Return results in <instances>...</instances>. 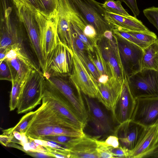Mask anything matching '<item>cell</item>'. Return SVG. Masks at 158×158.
<instances>
[{
    "label": "cell",
    "mask_w": 158,
    "mask_h": 158,
    "mask_svg": "<svg viewBox=\"0 0 158 158\" xmlns=\"http://www.w3.org/2000/svg\"><path fill=\"white\" fill-rule=\"evenodd\" d=\"M42 104L34 111L33 117L25 132L28 136L40 139L43 137L53 135L54 128L61 125L63 120L60 115L47 103Z\"/></svg>",
    "instance_id": "1"
},
{
    "label": "cell",
    "mask_w": 158,
    "mask_h": 158,
    "mask_svg": "<svg viewBox=\"0 0 158 158\" xmlns=\"http://www.w3.org/2000/svg\"><path fill=\"white\" fill-rule=\"evenodd\" d=\"M45 86L55 97L69 104L86 126L87 113L81 93L76 94L68 82L60 77L51 76L45 79Z\"/></svg>",
    "instance_id": "2"
},
{
    "label": "cell",
    "mask_w": 158,
    "mask_h": 158,
    "mask_svg": "<svg viewBox=\"0 0 158 158\" xmlns=\"http://www.w3.org/2000/svg\"><path fill=\"white\" fill-rule=\"evenodd\" d=\"M40 46L46 61L60 41L57 32L58 11L47 13L34 6Z\"/></svg>",
    "instance_id": "3"
},
{
    "label": "cell",
    "mask_w": 158,
    "mask_h": 158,
    "mask_svg": "<svg viewBox=\"0 0 158 158\" xmlns=\"http://www.w3.org/2000/svg\"><path fill=\"white\" fill-rule=\"evenodd\" d=\"M45 81L42 71L32 70L23 85L17 107L18 114L30 111L40 104Z\"/></svg>",
    "instance_id": "4"
},
{
    "label": "cell",
    "mask_w": 158,
    "mask_h": 158,
    "mask_svg": "<svg viewBox=\"0 0 158 158\" xmlns=\"http://www.w3.org/2000/svg\"><path fill=\"white\" fill-rule=\"evenodd\" d=\"M0 49H10L13 45L24 43L23 26L15 14L13 15L12 9L6 5L5 0H1Z\"/></svg>",
    "instance_id": "5"
},
{
    "label": "cell",
    "mask_w": 158,
    "mask_h": 158,
    "mask_svg": "<svg viewBox=\"0 0 158 158\" xmlns=\"http://www.w3.org/2000/svg\"><path fill=\"white\" fill-rule=\"evenodd\" d=\"M87 23L96 31L99 40L104 32L113 31L114 26L106 18V11L95 0H71Z\"/></svg>",
    "instance_id": "6"
},
{
    "label": "cell",
    "mask_w": 158,
    "mask_h": 158,
    "mask_svg": "<svg viewBox=\"0 0 158 158\" xmlns=\"http://www.w3.org/2000/svg\"><path fill=\"white\" fill-rule=\"evenodd\" d=\"M73 66V50L60 41L46 60L44 76L45 79L51 76H69Z\"/></svg>",
    "instance_id": "7"
},
{
    "label": "cell",
    "mask_w": 158,
    "mask_h": 158,
    "mask_svg": "<svg viewBox=\"0 0 158 158\" xmlns=\"http://www.w3.org/2000/svg\"><path fill=\"white\" fill-rule=\"evenodd\" d=\"M127 79L130 91L135 99L158 97V73L157 70L143 69L127 78Z\"/></svg>",
    "instance_id": "8"
},
{
    "label": "cell",
    "mask_w": 158,
    "mask_h": 158,
    "mask_svg": "<svg viewBox=\"0 0 158 158\" xmlns=\"http://www.w3.org/2000/svg\"><path fill=\"white\" fill-rule=\"evenodd\" d=\"M73 66L69 79L76 90L85 95L98 99L97 81L94 78L76 54L73 51Z\"/></svg>",
    "instance_id": "9"
},
{
    "label": "cell",
    "mask_w": 158,
    "mask_h": 158,
    "mask_svg": "<svg viewBox=\"0 0 158 158\" xmlns=\"http://www.w3.org/2000/svg\"><path fill=\"white\" fill-rule=\"evenodd\" d=\"M115 36L125 74L128 78L142 69L143 50L134 43Z\"/></svg>",
    "instance_id": "10"
},
{
    "label": "cell",
    "mask_w": 158,
    "mask_h": 158,
    "mask_svg": "<svg viewBox=\"0 0 158 158\" xmlns=\"http://www.w3.org/2000/svg\"><path fill=\"white\" fill-rule=\"evenodd\" d=\"M131 119L145 127L155 123L158 121V97L136 99Z\"/></svg>",
    "instance_id": "11"
},
{
    "label": "cell",
    "mask_w": 158,
    "mask_h": 158,
    "mask_svg": "<svg viewBox=\"0 0 158 158\" xmlns=\"http://www.w3.org/2000/svg\"><path fill=\"white\" fill-rule=\"evenodd\" d=\"M145 128L131 119L118 124L115 128L114 135L118 138L120 146L128 152L129 158Z\"/></svg>",
    "instance_id": "12"
},
{
    "label": "cell",
    "mask_w": 158,
    "mask_h": 158,
    "mask_svg": "<svg viewBox=\"0 0 158 158\" xmlns=\"http://www.w3.org/2000/svg\"><path fill=\"white\" fill-rule=\"evenodd\" d=\"M135 104L136 99L130 91L126 77L120 96L112 113L114 121L119 124L131 119Z\"/></svg>",
    "instance_id": "13"
},
{
    "label": "cell",
    "mask_w": 158,
    "mask_h": 158,
    "mask_svg": "<svg viewBox=\"0 0 158 158\" xmlns=\"http://www.w3.org/2000/svg\"><path fill=\"white\" fill-rule=\"evenodd\" d=\"M124 81L112 77L106 84L97 82L98 92L97 99L112 113L120 96Z\"/></svg>",
    "instance_id": "14"
},
{
    "label": "cell",
    "mask_w": 158,
    "mask_h": 158,
    "mask_svg": "<svg viewBox=\"0 0 158 158\" xmlns=\"http://www.w3.org/2000/svg\"><path fill=\"white\" fill-rule=\"evenodd\" d=\"M83 97L87 108L88 120L91 123L94 131L99 134L110 131L111 124L107 114L94 98L84 94Z\"/></svg>",
    "instance_id": "15"
},
{
    "label": "cell",
    "mask_w": 158,
    "mask_h": 158,
    "mask_svg": "<svg viewBox=\"0 0 158 158\" xmlns=\"http://www.w3.org/2000/svg\"><path fill=\"white\" fill-rule=\"evenodd\" d=\"M100 47L112 77L124 81L126 77L118 48L114 50L104 37L98 40Z\"/></svg>",
    "instance_id": "16"
},
{
    "label": "cell",
    "mask_w": 158,
    "mask_h": 158,
    "mask_svg": "<svg viewBox=\"0 0 158 158\" xmlns=\"http://www.w3.org/2000/svg\"><path fill=\"white\" fill-rule=\"evenodd\" d=\"M96 139L85 134L76 137L68 147L69 158H98Z\"/></svg>",
    "instance_id": "17"
},
{
    "label": "cell",
    "mask_w": 158,
    "mask_h": 158,
    "mask_svg": "<svg viewBox=\"0 0 158 158\" xmlns=\"http://www.w3.org/2000/svg\"><path fill=\"white\" fill-rule=\"evenodd\" d=\"M158 143V121L152 125L145 127L135 148L130 154L129 158H142Z\"/></svg>",
    "instance_id": "18"
},
{
    "label": "cell",
    "mask_w": 158,
    "mask_h": 158,
    "mask_svg": "<svg viewBox=\"0 0 158 158\" xmlns=\"http://www.w3.org/2000/svg\"><path fill=\"white\" fill-rule=\"evenodd\" d=\"M106 18L116 30L150 33L151 32L140 20L131 16L125 17L109 12L106 11Z\"/></svg>",
    "instance_id": "19"
},
{
    "label": "cell",
    "mask_w": 158,
    "mask_h": 158,
    "mask_svg": "<svg viewBox=\"0 0 158 158\" xmlns=\"http://www.w3.org/2000/svg\"><path fill=\"white\" fill-rule=\"evenodd\" d=\"M42 101L45 102L48 105L57 112L59 114L84 129L85 126L75 111L69 105L61 102L44 91Z\"/></svg>",
    "instance_id": "20"
},
{
    "label": "cell",
    "mask_w": 158,
    "mask_h": 158,
    "mask_svg": "<svg viewBox=\"0 0 158 158\" xmlns=\"http://www.w3.org/2000/svg\"><path fill=\"white\" fill-rule=\"evenodd\" d=\"M15 58L20 60L33 69L40 70L30 57L24 43L17 44L11 47L10 49L2 61L4 60L9 61Z\"/></svg>",
    "instance_id": "21"
},
{
    "label": "cell",
    "mask_w": 158,
    "mask_h": 158,
    "mask_svg": "<svg viewBox=\"0 0 158 158\" xmlns=\"http://www.w3.org/2000/svg\"><path fill=\"white\" fill-rule=\"evenodd\" d=\"M5 60L8 63L10 66L13 80L22 83H24L32 70L33 69L18 58L14 59L9 61Z\"/></svg>",
    "instance_id": "22"
},
{
    "label": "cell",
    "mask_w": 158,
    "mask_h": 158,
    "mask_svg": "<svg viewBox=\"0 0 158 158\" xmlns=\"http://www.w3.org/2000/svg\"><path fill=\"white\" fill-rule=\"evenodd\" d=\"M57 32L61 42L66 47L72 50L69 15L66 14H62L58 16Z\"/></svg>",
    "instance_id": "23"
},
{
    "label": "cell",
    "mask_w": 158,
    "mask_h": 158,
    "mask_svg": "<svg viewBox=\"0 0 158 158\" xmlns=\"http://www.w3.org/2000/svg\"><path fill=\"white\" fill-rule=\"evenodd\" d=\"M143 50L142 69H152L156 70L158 59V38L156 41Z\"/></svg>",
    "instance_id": "24"
},
{
    "label": "cell",
    "mask_w": 158,
    "mask_h": 158,
    "mask_svg": "<svg viewBox=\"0 0 158 158\" xmlns=\"http://www.w3.org/2000/svg\"><path fill=\"white\" fill-rule=\"evenodd\" d=\"M95 56L90 51H87L88 56L93 64L95 66L100 75L105 74L109 76V78L112 77L107 65L104 58L101 49L98 45H95Z\"/></svg>",
    "instance_id": "25"
},
{
    "label": "cell",
    "mask_w": 158,
    "mask_h": 158,
    "mask_svg": "<svg viewBox=\"0 0 158 158\" xmlns=\"http://www.w3.org/2000/svg\"><path fill=\"white\" fill-rule=\"evenodd\" d=\"M34 114V111H29L24 115L19 122L14 127L2 131V135H11L13 132L17 131L22 133H25L28 126Z\"/></svg>",
    "instance_id": "26"
},
{
    "label": "cell",
    "mask_w": 158,
    "mask_h": 158,
    "mask_svg": "<svg viewBox=\"0 0 158 158\" xmlns=\"http://www.w3.org/2000/svg\"><path fill=\"white\" fill-rule=\"evenodd\" d=\"M102 7L107 11L117 15L125 17H131L121 4L119 0H106L101 3Z\"/></svg>",
    "instance_id": "27"
},
{
    "label": "cell",
    "mask_w": 158,
    "mask_h": 158,
    "mask_svg": "<svg viewBox=\"0 0 158 158\" xmlns=\"http://www.w3.org/2000/svg\"><path fill=\"white\" fill-rule=\"evenodd\" d=\"M11 82L12 88L9 103V107L10 111H13L17 108L24 83H22L14 80Z\"/></svg>",
    "instance_id": "28"
},
{
    "label": "cell",
    "mask_w": 158,
    "mask_h": 158,
    "mask_svg": "<svg viewBox=\"0 0 158 158\" xmlns=\"http://www.w3.org/2000/svg\"><path fill=\"white\" fill-rule=\"evenodd\" d=\"M70 32L72 41V50L80 58L85 54L87 49L83 43L79 38L76 33L70 27Z\"/></svg>",
    "instance_id": "29"
},
{
    "label": "cell",
    "mask_w": 158,
    "mask_h": 158,
    "mask_svg": "<svg viewBox=\"0 0 158 158\" xmlns=\"http://www.w3.org/2000/svg\"><path fill=\"white\" fill-rule=\"evenodd\" d=\"M85 135L83 131L76 130L58 126L54 128L53 135H63L74 137H79Z\"/></svg>",
    "instance_id": "30"
},
{
    "label": "cell",
    "mask_w": 158,
    "mask_h": 158,
    "mask_svg": "<svg viewBox=\"0 0 158 158\" xmlns=\"http://www.w3.org/2000/svg\"><path fill=\"white\" fill-rule=\"evenodd\" d=\"M125 31L149 45L156 41L157 38L156 34L152 31L150 33L130 31Z\"/></svg>",
    "instance_id": "31"
},
{
    "label": "cell",
    "mask_w": 158,
    "mask_h": 158,
    "mask_svg": "<svg viewBox=\"0 0 158 158\" xmlns=\"http://www.w3.org/2000/svg\"><path fill=\"white\" fill-rule=\"evenodd\" d=\"M113 34L116 36L124 39L137 45L142 49L146 47L149 45V44L138 40L125 31L113 29Z\"/></svg>",
    "instance_id": "32"
},
{
    "label": "cell",
    "mask_w": 158,
    "mask_h": 158,
    "mask_svg": "<svg viewBox=\"0 0 158 158\" xmlns=\"http://www.w3.org/2000/svg\"><path fill=\"white\" fill-rule=\"evenodd\" d=\"M39 9L50 14L53 12L58 11V0H37Z\"/></svg>",
    "instance_id": "33"
},
{
    "label": "cell",
    "mask_w": 158,
    "mask_h": 158,
    "mask_svg": "<svg viewBox=\"0 0 158 158\" xmlns=\"http://www.w3.org/2000/svg\"><path fill=\"white\" fill-rule=\"evenodd\" d=\"M77 137H74L63 135H53L45 136L40 139L53 142L68 147L72 143L74 139Z\"/></svg>",
    "instance_id": "34"
},
{
    "label": "cell",
    "mask_w": 158,
    "mask_h": 158,
    "mask_svg": "<svg viewBox=\"0 0 158 158\" xmlns=\"http://www.w3.org/2000/svg\"><path fill=\"white\" fill-rule=\"evenodd\" d=\"M96 141L98 158H113L111 152L112 147L107 145L105 141L98 140L96 139Z\"/></svg>",
    "instance_id": "35"
},
{
    "label": "cell",
    "mask_w": 158,
    "mask_h": 158,
    "mask_svg": "<svg viewBox=\"0 0 158 158\" xmlns=\"http://www.w3.org/2000/svg\"><path fill=\"white\" fill-rule=\"evenodd\" d=\"M144 16L158 30V7L153 6L144 9Z\"/></svg>",
    "instance_id": "36"
},
{
    "label": "cell",
    "mask_w": 158,
    "mask_h": 158,
    "mask_svg": "<svg viewBox=\"0 0 158 158\" xmlns=\"http://www.w3.org/2000/svg\"><path fill=\"white\" fill-rule=\"evenodd\" d=\"M79 58L84 64L90 74L97 81L100 75L97 68L89 60L88 56L85 54Z\"/></svg>",
    "instance_id": "37"
},
{
    "label": "cell",
    "mask_w": 158,
    "mask_h": 158,
    "mask_svg": "<svg viewBox=\"0 0 158 158\" xmlns=\"http://www.w3.org/2000/svg\"><path fill=\"white\" fill-rule=\"evenodd\" d=\"M0 79L11 82L13 78L11 71L8 63L5 60L0 61Z\"/></svg>",
    "instance_id": "38"
},
{
    "label": "cell",
    "mask_w": 158,
    "mask_h": 158,
    "mask_svg": "<svg viewBox=\"0 0 158 158\" xmlns=\"http://www.w3.org/2000/svg\"><path fill=\"white\" fill-rule=\"evenodd\" d=\"M111 152L114 158H129V154L127 151L121 146L116 148H112Z\"/></svg>",
    "instance_id": "39"
},
{
    "label": "cell",
    "mask_w": 158,
    "mask_h": 158,
    "mask_svg": "<svg viewBox=\"0 0 158 158\" xmlns=\"http://www.w3.org/2000/svg\"><path fill=\"white\" fill-rule=\"evenodd\" d=\"M121 2H124L131 10L134 17L138 16L140 11L137 6L136 0H119Z\"/></svg>",
    "instance_id": "40"
},
{
    "label": "cell",
    "mask_w": 158,
    "mask_h": 158,
    "mask_svg": "<svg viewBox=\"0 0 158 158\" xmlns=\"http://www.w3.org/2000/svg\"><path fill=\"white\" fill-rule=\"evenodd\" d=\"M105 142L107 145L113 148H118L120 146L118 138L114 135L108 136Z\"/></svg>",
    "instance_id": "41"
},
{
    "label": "cell",
    "mask_w": 158,
    "mask_h": 158,
    "mask_svg": "<svg viewBox=\"0 0 158 158\" xmlns=\"http://www.w3.org/2000/svg\"><path fill=\"white\" fill-rule=\"evenodd\" d=\"M13 138V135H0V142L3 145L7 147L8 145L10 143Z\"/></svg>",
    "instance_id": "42"
},
{
    "label": "cell",
    "mask_w": 158,
    "mask_h": 158,
    "mask_svg": "<svg viewBox=\"0 0 158 158\" xmlns=\"http://www.w3.org/2000/svg\"><path fill=\"white\" fill-rule=\"evenodd\" d=\"M28 155L37 158L52 157L48 153L43 152L35 151H28L26 152Z\"/></svg>",
    "instance_id": "43"
},
{
    "label": "cell",
    "mask_w": 158,
    "mask_h": 158,
    "mask_svg": "<svg viewBox=\"0 0 158 158\" xmlns=\"http://www.w3.org/2000/svg\"><path fill=\"white\" fill-rule=\"evenodd\" d=\"M142 158H158V143L152 149L143 156Z\"/></svg>",
    "instance_id": "44"
},
{
    "label": "cell",
    "mask_w": 158,
    "mask_h": 158,
    "mask_svg": "<svg viewBox=\"0 0 158 158\" xmlns=\"http://www.w3.org/2000/svg\"><path fill=\"white\" fill-rule=\"evenodd\" d=\"M108 75L105 74L100 75L99 77L97 82L102 84L106 83L109 79Z\"/></svg>",
    "instance_id": "45"
},
{
    "label": "cell",
    "mask_w": 158,
    "mask_h": 158,
    "mask_svg": "<svg viewBox=\"0 0 158 158\" xmlns=\"http://www.w3.org/2000/svg\"><path fill=\"white\" fill-rule=\"evenodd\" d=\"M22 138L20 142V145L23 146L25 144L28 142V137L25 133H22Z\"/></svg>",
    "instance_id": "46"
},
{
    "label": "cell",
    "mask_w": 158,
    "mask_h": 158,
    "mask_svg": "<svg viewBox=\"0 0 158 158\" xmlns=\"http://www.w3.org/2000/svg\"><path fill=\"white\" fill-rule=\"evenodd\" d=\"M36 8H39V4L37 0H29Z\"/></svg>",
    "instance_id": "47"
},
{
    "label": "cell",
    "mask_w": 158,
    "mask_h": 158,
    "mask_svg": "<svg viewBox=\"0 0 158 158\" xmlns=\"http://www.w3.org/2000/svg\"><path fill=\"white\" fill-rule=\"evenodd\" d=\"M156 70H157V71L158 72V59L157 61V66H156Z\"/></svg>",
    "instance_id": "48"
}]
</instances>
